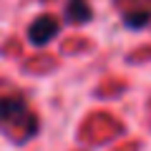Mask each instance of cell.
<instances>
[{
    "instance_id": "7a4b0ae2",
    "label": "cell",
    "mask_w": 151,
    "mask_h": 151,
    "mask_svg": "<svg viewBox=\"0 0 151 151\" xmlns=\"http://www.w3.org/2000/svg\"><path fill=\"white\" fill-rule=\"evenodd\" d=\"M58 35V20L53 15H38L28 28V38L33 45H45Z\"/></svg>"
},
{
    "instance_id": "6da1fadb",
    "label": "cell",
    "mask_w": 151,
    "mask_h": 151,
    "mask_svg": "<svg viewBox=\"0 0 151 151\" xmlns=\"http://www.w3.org/2000/svg\"><path fill=\"white\" fill-rule=\"evenodd\" d=\"M0 129L10 131V134H20V139H28V136L35 134L38 121L28 111L23 98L5 96V98H0Z\"/></svg>"
},
{
    "instance_id": "3957f363",
    "label": "cell",
    "mask_w": 151,
    "mask_h": 151,
    "mask_svg": "<svg viewBox=\"0 0 151 151\" xmlns=\"http://www.w3.org/2000/svg\"><path fill=\"white\" fill-rule=\"evenodd\" d=\"M93 18V10H91V3L88 0H68L65 3V20L68 23H88Z\"/></svg>"
},
{
    "instance_id": "277c9868",
    "label": "cell",
    "mask_w": 151,
    "mask_h": 151,
    "mask_svg": "<svg viewBox=\"0 0 151 151\" xmlns=\"http://www.w3.org/2000/svg\"><path fill=\"white\" fill-rule=\"evenodd\" d=\"M149 23H151V8H136V10L124 15V25L131 28V30H141Z\"/></svg>"
}]
</instances>
